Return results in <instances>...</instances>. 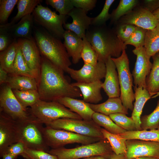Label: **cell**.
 <instances>
[{"label": "cell", "mask_w": 159, "mask_h": 159, "mask_svg": "<svg viewBox=\"0 0 159 159\" xmlns=\"http://www.w3.org/2000/svg\"><path fill=\"white\" fill-rule=\"evenodd\" d=\"M136 0H121L117 8L111 14V21L115 22L123 15L129 13L138 4Z\"/></svg>", "instance_id": "cell-37"}, {"label": "cell", "mask_w": 159, "mask_h": 159, "mask_svg": "<svg viewBox=\"0 0 159 159\" xmlns=\"http://www.w3.org/2000/svg\"><path fill=\"white\" fill-rule=\"evenodd\" d=\"M87 13L81 9L74 7L68 15L72 18V21L71 23H65L64 28L82 39L85 37L86 30L92 25V18L88 16Z\"/></svg>", "instance_id": "cell-18"}, {"label": "cell", "mask_w": 159, "mask_h": 159, "mask_svg": "<svg viewBox=\"0 0 159 159\" xmlns=\"http://www.w3.org/2000/svg\"><path fill=\"white\" fill-rule=\"evenodd\" d=\"M105 64L106 72L102 88L108 98L119 97L120 89L118 73L111 56L108 57Z\"/></svg>", "instance_id": "cell-19"}, {"label": "cell", "mask_w": 159, "mask_h": 159, "mask_svg": "<svg viewBox=\"0 0 159 159\" xmlns=\"http://www.w3.org/2000/svg\"><path fill=\"white\" fill-rule=\"evenodd\" d=\"M43 132L47 145L52 149L63 147L66 145L74 143H80L82 145L90 144L102 139L49 126L44 127Z\"/></svg>", "instance_id": "cell-8"}, {"label": "cell", "mask_w": 159, "mask_h": 159, "mask_svg": "<svg viewBox=\"0 0 159 159\" xmlns=\"http://www.w3.org/2000/svg\"><path fill=\"white\" fill-rule=\"evenodd\" d=\"M132 52L136 56L132 74L135 86L146 88V79L151 70L152 64L144 47L135 48Z\"/></svg>", "instance_id": "cell-16"}, {"label": "cell", "mask_w": 159, "mask_h": 159, "mask_svg": "<svg viewBox=\"0 0 159 159\" xmlns=\"http://www.w3.org/2000/svg\"><path fill=\"white\" fill-rule=\"evenodd\" d=\"M159 52L152 57L151 70L146 79V88L151 97L159 92Z\"/></svg>", "instance_id": "cell-27"}, {"label": "cell", "mask_w": 159, "mask_h": 159, "mask_svg": "<svg viewBox=\"0 0 159 159\" xmlns=\"http://www.w3.org/2000/svg\"><path fill=\"white\" fill-rule=\"evenodd\" d=\"M55 101L78 115L83 120L87 121L92 120V116L95 112L90 108L89 103L83 100L64 97L59 98Z\"/></svg>", "instance_id": "cell-22"}, {"label": "cell", "mask_w": 159, "mask_h": 159, "mask_svg": "<svg viewBox=\"0 0 159 159\" xmlns=\"http://www.w3.org/2000/svg\"><path fill=\"white\" fill-rule=\"evenodd\" d=\"M102 82L101 80L89 83L75 82L72 85L78 88L85 102L97 104L102 99L101 93Z\"/></svg>", "instance_id": "cell-21"}, {"label": "cell", "mask_w": 159, "mask_h": 159, "mask_svg": "<svg viewBox=\"0 0 159 159\" xmlns=\"http://www.w3.org/2000/svg\"><path fill=\"white\" fill-rule=\"evenodd\" d=\"M109 116L117 125L126 131L136 130L134 121L131 117H127L126 114L116 113L111 114Z\"/></svg>", "instance_id": "cell-38"}, {"label": "cell", "mask_w": 159, "mask_h": 159, "mask_svg": "<svg viewBox=\"0 0 159 159\" xmlns=\"http://www.w3.org/2000/svg\"><path fill=\"white\" fill-rule=\"evenodd\" d=\"M120 135L127 140L136 139L159 142V125L157 128L149 130L126 131Z\"/></svg>", "instance_id": "cell-30"}, {"label": "cell", "mask_w": 159, "mask_h": 159, "mask_svg": "<svg viewBox=\"0 0 159 159\" xmlns=\"http://www.w3.org/2000/svg\"><path fill=\"white\" fill-rule=\"evenodd\" d=\"M34 21L32 14L23 17L14 25H0V28L7 31L14 40L20 38L31 39L33 38L32 34L34 27Z\"/></svg>", "instance_id": "cell-20"}, {"label": "cell", "mask_w": 159, "mask_h": 159, "mask_svg": "<svg viewBox=\"0 0 159 159\" xmlns=\"http://www.w3.org/2000/svg\"><path fill=\"white\" fill-rule=\"evenodd\" d=\"M9 73L0 66V84H6L9 76Z\"/></svg>", "instance_id": "cell-50"}, {"label": "cell", "mask_w": 159, "mask_h": 159, "mask_svg": "<svg viewBox=\"0 0 159 159\" xmlns=\"http://www.w3.org/2000/svg\"><path fill=\"white\" fill-rule=\"evenodd\" d=\"M18 157L8 153L4 154L2 156V159H16Z\"/></svg>", "instance_id": "cell-52"}, {"label": "cell", "mask_w": 159, "mask_h": 159, "mask_svg": "<svg viewBox=\"0 0 159 159\" xmlns=\"http://www.w3.org/2000/svg\"><path fill=\"white\" fill-rule=\"evenodd\" d=\"M42 1L41 0H18L17 14L10 22L6 24L9 26L14 25L26 16L32 14L35 8Z\"/></svg>", "instance_id": "cell-29"}, {"label": "cell", "mask_w": 159, "mask_h": 159, "mask_svg": "<svg viewBox=\"0 0 159 159\" xmlns=\"http://www.w3.org/2000/svg\"><path fill=\"white\" fill-rule=\"evenodd\" d=\"M158 96H159V92L157 93L155 95L152 96L151 98H155Z\"/></svg>", "instance_id": "cell-56"}, {"label": "cell", "mask_w": 159, "mask_h": 159, "mask_svg": "<svg viewBox=\"0 0 159 159\" xmlns=\"http://www.w3.org/2000/svg\"><path fill=\"white\" fill-rule=\"evenodd\" d=\"M144 2V8L152 13L159 8V0H145Z\"/></svg>", "instance_id": "cell-49"}, {"label": "cell", "mask_w": 159, "mask_h": 159, "mask_svg": "<svg viewBox=\"0 0 159 159\" xmlns=\"http://www.w3.org/2000/svg\"><path fill=\"white\" fill-rule=\"evenodd\" d=\"M109 159H127L125 155L124 154H116L113 153Z\"/></svg>", "instance_id": "cell-51"}, {"label": "cell", "mask_w": 159, "mask_h": 159, "mask_svg": "<svg viewBox=\"0 0 159 159\" xmlns=\"http://www.w3.org/2000/svg\"><path fill=\"white\" fill-rule=\"evenodd\" d=\"M19 44L14 40L5 50L0 53V66L10 74H13V65L17 53Z\"/></svg>", "instance_id": "cell-28"}, {"label": "cell", "mask_w": 159, "mask_h": 159, "mask_svg": "<svg viewBox=\"0 0 159 159\" xmlns=\"http://www.w3.org/2000/svg\"><path fill=\"white\" fill-rule=\"evenodd\" d=\"M9 74L6 84L12 90H37V83L34 78L24 75Z\"/></svg>", "instance_id": "cell-26"}, {"label": "cell", "mask_w": 159, "mask_h": 159, "mask_svg": "<svg viewBox=\"0 0 159 159\" xmlns=\"http://www.w3.org/2000/svg\"><path fill=\"white\" fill-rule=\"evenodd\" d=\"M16 122L19 141L22 142L26 148L48 152L50 148L44 138L42 123L33 116Z\"/></svg>", "instance_id": "cell-4"}, {"label": "cell", "mask_w": 159, "mask_h": 159, "mask_svg": "<svg viewBox=\"0 0 159 159\" xmlns=\"http://www.w3.org/2000/svg\"><path fill=\"white\" fill-rule=\"evenodd\" d=\"M122 20L123 24L133 25L147 30L153 29L159 23L153 14L145 8L130 13Z\"/></svg>", "instance_id": "cell-17"}, {"label": "cell", "mask_w": 159, "mask_h": 159, "mask_svg": "<svg viewBox=\"0 0 159 159\" xmlns=\"http://www.w3.org/2000/svg\"><path fill=\"white\" fill-rule=\"evenodd\" d=\"M134 90L135 101L131 117L135 122L136 130H141L140 118L143 110L145 104L151 97L146 88L135 86Z\"/></svg>", "instance_id": "cell-24"}, {"label": "cell", "mask_w": 159, "mask_h": 159, "mask_svg": "<svg viewBox=\"0 0 159 159\" xmlns=\"http://www.w3.org/2000/svg\"><path fill=\"white\" fill-rule=\"evenodd\" d=\"M26 149L24 144L21 141H19L9 146L8 148L6 153H8L18 157L19 155L21 156Z\"/></svg>", "instance_id": "cell-48"}, {"label": "cell", "mask_w": 159, "mask_h": 159, "mask_svg": "<svg viewBox=\"0 0 159 159\" xmlns=\"http://www.w3.org/2000/svg\"><path fill=\"white\" fill-rule=\"evenodd\" d=\"M132 159H155L152 158L145 157H137Z\"/></svg>", "instance_id": "cell-55"}, {"label": "cell", "mask_w": 159, "mask_h": 159, "mask_svg": "<svg viewBox=\"0 0 159 159\" xmlns=\"http://www.w3.org/2000/svg\"><path fill=\"white\" fill-rule=\"evenodd\" d=\"M106 72L105 63L98 61L94 65L84 63L83 66L78 70L69 67L66 72L77 82L89 83L105 78Z\"/></svg>", "instance_id": "cell-14"}, {"label": "cell", "mask_w": 159, "mask_h": 159, "mask_svg": "<svg viewBox=\"0 0 159 159\" xmlns=\"http://www.w3.org/2000/svg\"><path fill=\"white\" fill-rule=\"evenodd\" d=\"M19 141L16 121L0 112V157L11 145Z\"/></svg>", "instance_id": "cell-15"}, {"label": "cell", "mask_w": 159, "mask_h": 159, "mask_svg": "<svg viewBox=\"0 0 159 159\" xmlns=\"http://www.w3.org/2000/svg\"><path fill=\"white\" fill-rule=\"evenodd\" d=\"M16 99L21 105L25 109L35 104L40 99L37 90H29L25 91L12 90Z\"/></svg>", "instance_id": "cell-34"}, {"label": "cell", "mask_w": 159, "mask_h": 159, "mask_svg": "<svg viewBox=\"0 0 159 159\" xmlns=\"http://www.w3.org/2000/svg\"><path fill=\"white\" fill-rule=\"evenodd\" d=\"M28 109L33 117L46 125L62 118L82 119L78 115L56 101H46L40 100Z\"/></svg>", "instance_id": "cell-6"}, {"label": "cell", "mask_w": 159, "mask_h": 159, "mask_svg": "<svg viewBox=\"0 0 159 159\" xmlns=\"http://www.w3.org/2000/svg\"><path fill=\"white\" fill-rule=\"evenodd\" d=\"M0 112L17 122L28 120L33 116L20 104L12 89L6 84L1 87L0 92Z\"/></svg>", "instance_id": "cell-11"}, {"label": "cell", "mask_w": 159, "mask_h": 159, "mask_svg": "<svg viewBox=\"0 0 159 159\" xmlns=\"http://www.w3.org/2000/svg\"><path fill=\"white\" fill-rule=\"evenodd\" d=\"M21 156L25 159H59L57 156L45 151L28 148Z\"/></svg>", "instance_id": "cell-44"}, {"label": "cell", "mask_w": 159, "mask_h": 159, "mask_svg": "<svg viewBox=\"0 0 159 159\" xmlns=\"http://www.w3.org/2000/svg\"><path fill=\"white\" fill-rule=\"evenodd\" d=\"M155 16L159 23V8L153 13Z\"/></svg>", "instance_id": "cell-54"}, {"label": "cell", "mask_w": 159, "mask_h": 159, "mask_svg": "<svg viewBox=\"0 0 159 159\" xmlns=\"http://www.w3.org/2000/svg\"><path fill=\"white\" fill-rule=\"evenodd\" d=\"M45 3L63 15H68L74 7L71 0H46Z\"/></svg>", "instance_id": "cell-40"}, {"label": "cell", "mask_w": 159, "mask_h": 159, "mask_svg": "<svg viewBox=\"0 0 159 159\" xmlns=\"http://www.w3.org/2000/svg\"><path fill=\"white\" fill-rule=\"evenodd\" d=\"M63 70L45 57H41L37 91L40 100L55 101L61 97H81L79 89L73 86L65 77Z\"/></svg>", "instance_id": "cell-1"}, {"label": "cell", "mask_w": 159, "mask_h": 159, "mask_svg": "<svg viewBox=\"0 0 159 159\" xmlns=\"http://www.w3.org/2000/svg\"><path fill=\"white\" fill-rule=\"evenodd\" d=\"M101 131L104 138L109 143L113 153L116 154H126L127 152L126 139L120 134L110 133L103 128H101Z\"/></svg>", "instance_id": "cell-32"}, {"label": "cell", "mask_w": 159, "mask_h": 159, "mask_svg": "<svg viewBox=\"0 0 159 159\" xmlns=\"http://www.w3.org/2000/svg\"><path fill=\"white\" fill-rule=\"evenodd\" d=\"M23 58L34 74L37 81L39 79L41 66L40 53L34 38L17 39Z\"/></svg>", "instance_id": "cell-13"}, {"label": "cell", "mask_w": 159, "mask_h": 159, "mask_svg": "<svg viewBox=\"0 0 159 159\" xmlns=\"http://www.w3.org/2000/svg\"><path fill=\"white\" fill-rule=\"evenodd\" d=\"M92 120L100 127L101 126L108 132L114 134H120L126 131L117 125L108 116L95 112Z\"/></svg>", "instance_id": "cell-33"}, {"label": "cell", "mask_w": 159, "mask_h": 159, "mask_svg": "<svg viewBox=\"0 0 159 159\" xmlns=\"http://www.w3.org/2000/svg\"><path fill=\"white\" fill-rule=\"evenodd\" d=\"M14 40L6 30L0 28V52L6 49Z\"/></svg>", "instance_id": "cell-47"}, {"label": "cell", "mask_w": 159, "mask_h": 159, "mask_svg": "<svg viewBox=\"0 0 159 159\" xmlns=\"http://www.w3.org/2000/svg\"><path fill=\"white\" fill-rule=\"evenodd\" d=\"M18 0H0V24H5Z\"/></svg>", "instance_id": "cell-42"}, {"label": "cell", "mask_w": 159, "mask_h": 159, "mask_svg": "<svg viewBox=\"0 0 159 159\" xmlns=\"http://www.w3.org/2000/svg\"><path fill=\"white\" fill-rule=\"evenodd\" d=\"M64 44L74 64L78 63L81 58L83 45V39L74 32L65 30L63 36Z\"/></svg>", "instance_id": "cell-23"}, {"label": "cell", "mask_w": 159, "mask_h": 159, "mask_svg": "<svg viewBox=\"0 0 159 159\" xmlns=\"http://www.w3.org/2000/svg\"><path fill=\"white\" fill-rule=\"evenodd\" d=\"M32 14L34 21L42 26L54 37L61 39L65 30L63 24L65 23L67 16L57 14L47 7L38 5Z\"/></svg>", "instance_id": "cell-9"}, {"label": "cell", "mask_w": 159, "mask_h": 159, "mask_svg": "<svg viewBox=\"0 0 159 159\" xmlns=\"http://www.w3.org/2000/svg\"><path fill=\"white\" fill-rule=\"evenodd\" d=\"M142 130H152L156 128L159 125V99L154 110L150 114L141 117Z\"/></svg>", "instance_id": "cell-36"}, {"label": "cell", "mask_w": 159, "mask_h": 159, "mask_svg": "<svg viewBox=\"0 0 159 159\" xmlns=\"http://www.w3.org/2000/svg\"><path fill=\"white\" fill-rule=\"evenodd\" d=\"M74 7L81 9L86 12L92 10L96 6V0H71Z\"/></svg>", "instance_id": "cell-46"}, {"label": "cell", "mask_w": 159, "mask_h": 159, "mask_svg": "<svg viewBox=\"0 0 159 159\" xmlns=\"http://www.w3.org/2000/svg\"><path fill=\"white\" fill-rule=\"evenodd\" d=\"M34 39L40 54L66 72L72 63L64 44L44 28L34 26Z\"/></svg>", "instance_id": "cell-3"}, {"label": "cell", "mask_w": 159, "mask_h": 159, "mask_svg": "<svg viewBox=\"0 0 159 159\" xmlns=\"http://www.w3.org/2000/svg\"><path fill=\"white\" fill-rule=\"evenodd\" d=\"M127 159L145 157L159 159V142L136 139L126 141Z\"/></svg>", "instance_id": "cell-12"}, {"label": "cell", "mask_w": 159, "mask_h": 159, "mask_svg": "<svg viewBox=\"0 0 159 159\" xmlns=\"http://www.w3.org/2000/svg\"><path fill=\"white\" fill-rule=\"evenodd\" d=\"M85 37L95 51L98 61L105 63L109 56L117 58L126 47L113 30L103 25H91L86 30Z\"/></svg>", "instance_id": "cell-2"}, {"label": "cell", "mask_w": 159, "mask_h": 159, "mask_svg": "<svg viewBox=\"0 0 159 159\" xmlns=\"http://www.w3.org/2000/svg\"><path fill=\"white\" fill-rule=\"evenodd\" d=\"M147 30L137 27L129 38L124 43V46L128 44L133 45L135 48L144 47Z\"/></svg>", "instance_id": "cell-41"}, {"label": "cell", "mask_w": 159, "mask_h": 159, "mask_svg": "<svg viewBox=\"0 0 159 159\" xmlns=\"http://www.w3.org/2000/svg\"><path fill=\"white\" fill-rule=\"evenodd\" d=\"M46 126L88 137L105 139L101 131V128L92 120L87 121L83 119L62 118L52 122Z\"/></svg>", "instance_id": "cell-10"}, {"label": "cell", "mask_w": 159, "mask_h": 159, "mask_svg": "<svg viewBox=\"0 0 159 159\" xmlns=\"http://www.w3.org/2000/svg\"><path fill=\"white\" fill-rule=\"evenodd\" d=\"M136 27L133 25L124 24L119 26L114 31L118 38L124 43L129 38Z\"/></svg>", "instance_id": "cell-45"}, {"label": "cell", "mask_w": 159, "mask_h": 159, "mask_svg": "<svg viewBox=\"0 0 159 159\" xmlns=\"http://www.w3.org/2000/svg\"><path fill=\"white\" fill-rule=\"evenodd\" d=\"M144 47L150 58L159 52V23L153 29L147 31Z\"/></svg>", "instance_id": "cell-31"}, {"label": "cell", "mask_w": 159, "mask_h": 159, "mask_svg": "<svg viewBox=\"0 0 159 159\" xmlns=\"http://www.w3.org/2000/svg\"><path fill=\"white\" fill-rule=\"evenodd\" d=\"M89 105L95 112L108 116L116 113L128 114V110L123 105L120 97L108 98L106 101L100 104L89 103Z\"/></svg>", "instance_id": "cell-25"}, {"label": "cell", "mask_w": 159, "mask_h": 159, "mask_svg": "<svg viewBox=\"0 0 159 159\" xmlns=\"http://www.w3.org/2000/svg\"><path fill=\"white\" fill-rule=\"evenodd\" d=\"M109 158L104 156L96 155L84 158L83 159H109Z\"/></svg>", "instance_id": "cell-53"}, {"label": "cell", "mask_w": 159, "mask_h": 159, "mask_svg": "<svg viewBox=\"0 0 159 159\" xmlns=\"http://www.w3.org/2000/svg\"><path fill=\"white\" fill-rule=\"evenodd\" d=\"M112 59L118 73L120 89V99L123 106L127 110L132 111L133 102L135 100L132 89L133 79L130 69L129 60L125 49L117 58Z\"/></svg>", "instance_id": "cell-7"}, {"label": "cell", "mask_w": 159, "mask_h": 159, "mask_svg": "<svg viewBox=\"0 0 159 159\" xmlns=\"http://www.w3.org/2000/svg\"><path fill=\"white\" fill-rule=\"evenodd\" d=\"M48 152L57 156L59 159H79L96 155L109 158L113 153L109 143L106 139L74 148L63 147L51 149Z\"/></svg>", "instance_id": "cell-5"}, {"label": "cell", "mask_w": 159, "mask_h": 159, "mask_svg": "<svg viewBox=\"0 0 159 159\" xmlns=\"http://www.w3.org/2000/svg\"><path fill=\"white\" fill-rule=\"evenodd\" d=\"M114 0H106L103 7L100 13L97 16L92 18V25L101 26L105 25L106 21L110 18L111 14L109 11Z\"/></svg>", "instance_id": "cell-43"}, {"label": "cell", "mask_w": 159, "mask_h": 159, "mask_svg": "<svg viewBox=\"0 0 159 159\" xmlns=\"http://www.w3.org/2000/svg\"><path fill=\"white\" fill-rule=\"evenodd\" d=\"M83 45L81 53V58L84 63L94 65L98 62L97 55L92 45L85 37L82 39Z\"/></svg>", "instance_id": "cell-39"}, {"label": "cell", "mask_w": 159, "mask_h": 159, "mask_svg": "<svg viewBox=\"0 0 159 159\" xmlns=\"http://www.w3.org/2000/svg\"><path fill=\"white\" fill-rule=\"evenodd\" d=\"M12 74L28 76L33 77L36 80L34 74L29 67L23 58L19 44L17 53L14 64Z\"/></svg>", "instance_id": "cell-35"}]
</instances>
